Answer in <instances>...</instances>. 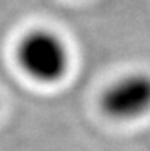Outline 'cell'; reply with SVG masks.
<instances>
[{
  "label": "cell",
  "mask_w": 150,
  "mask_h": 151,
  "mask_svg": "<svg viewBox=\"0 0 150 151\" xmlns=\"http://www.w3.org/2000/svg\"><path fill=\"white\" fill-rule=\"evenodd\" d=\"M16 60L30 78L50 84L66 75L69 51L65 41L53 31L34 29L21 38L16 47Z\"/></svg>",
  "instance_id": "6da1fadb"
},
{
  "label": "cell",
  "mask_w": 150,
  "mask_h": 151,
  "mask_svg": "<svg viewBox=\"0 0 150 151\" xmlns=\"http://www.w3.org/2000/svg\"><path fill=\"white\" fill-rule=\"evenodd\" d=\"M106 116L115 120L138 119L150 111V75L130 72L113 81L101 94Z\"/></svg>",
  "instance_id": "7a4b0ae2"
}]
</instances>
